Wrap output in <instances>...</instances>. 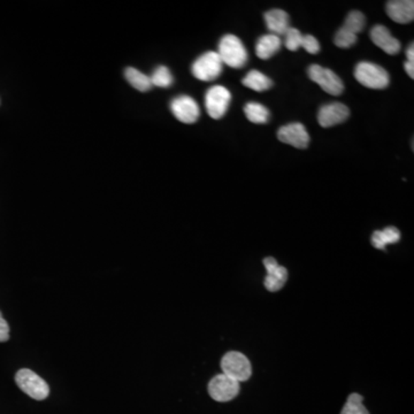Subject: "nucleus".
Masks as SVG:
<instances>
[{"label":"nucleus","mask_w":414,"mask_h":414,"mask_svg":"<svg viewBox=\"0 0 414 414\" xmlns=\"http://www.w3.org/2000/svg\"><path fill=\"white\" fill-rule=\"evenodd\" d=\"M222 64L239 70L248 62V51L235 35H226L219 43L218 52Z\"/></svg>","instance_id":"f257e3e1"},{"label":"nucleus","mask_w":414,"mask_h":414,"mask_svg":"<svg viewBox=\"0 0 414 414\" xmlns=\"http://www.w3.org/2000/svg\"><path fill=\"white\" fill-rule=\"evenodd\" d=\"M354 77L366 88L375 90L388 88L390 83V76L387 70L383 67L369 61H361L356 66Z\"/></svg>","instance_id":"f03ea898"},{"label":"nucleus","mask_w":414,"mask_h":414,"mask_svg":"<svg viewBox=\"0 0 414 414\" xmlns=\"http://www.w3.org/2000/svg\"><path fill=\"white\" fill-rule=\"evenodd\" d=\"M16 382L23 393L36 401H43L49 396V384L31 369H20L16 373Z\"/></svg>","instance_id":"7ed1b4c3"},{"label":"nucleus","mask_w":414,"mask_h":414,"mask_svg":"<svg viewBox=\"0 0 414 414\" xmlns=\"http://www.w3.org/2000/svg\"><path fill=\"white\" fill-rule=\"evenodd\" d=\"M224 64L218 53L214 51L206 52L200 55L191 68L192 75L200 81L209 82L218 79L222 73Z\"/></svg>","instance_id":"20e7f679"},{"label":"nucleus","mask_w":414,"mask_h":414,"mask_svg":"<svg viewBox=\"0 0 414 414\" xmlns=\"http://www.w3.org/2000/svg\"><path fill=\"white\" fill-rule=\"evenodd\" d=\"M221 369L224 374L234 378L237 382H244L250 378L252 374L251 364L248 358L241 352H228L221 360Z\"/></svg>","instance_id":"39448f33"},{"label":"nucleus","mask_w":414,"mask_h":414,"mask_svg":"<svg viewBox=\"0 0 414 414\" xmlns=\"http://www.w3.org/2000/svg\"><path fill=\"white\" fill-rule=\"evenodd\" d=\"M231 102V94L222 85H214L207 90L205 96L206 111L215 120L224 118Z\"/></svg>","instance_id":"423d86ee"},{"label":"nucleus","mask_w":414,"mask_h":414,"mask_svg":"<svg viewBox=\"0 0 414 414\" xmlns=\"http://www.w3.org/2000/svg\"><path fill=\"white\" fill-rule=\"evenodd\" d=\"M310 79L320 85L322 90L327 94L333 96H339L344 90V85L339 79V76L334 73L333 70L319 66V65H312L307 70Z\"/></svg>","instance_id":"0eeeda50"},{"label":"nucleus","mask_w":414,"mask_h":414,"mask_svg":"<svg viewBox=\"0 0 414 414\" xmlns=\"http://www.w3.org/2000/svg\"><path fill=\"white\" fill-rule=\"evenodd\" d=\"M239 393V382L226 374H219L209 383V393L217 402H229Z\"/></svg>","instance_id":"6e6552de"},{"label":"nucleus","mask_w":414,"mask_h":414,"mask_svg":"<svg viewBox=\"0 0 414 414\" xmlns=\"http://www.w3.org/2000/svg\"><path fill=\"white\" fill-rule=\"evenodd\" d=\"M170 111L179 121L185 124H195L200 115L198 104L189 96H179L170 103Z\"/></svg>","instance_id":"1a4fd4ad"},{"label":"nucleus","mask_w":414,"mask_h":414,"mask_svg":"<svg viewBox=\"0 0 414 414\" xmlns=\"http://www.w3.org/2000/svg\"><path fill=\"white\" fill-rule=\"evenodd\" d=\"M278 138L282 143L296 148H306L310 144V135L304 124L300 122L285 124L278 131Z\"/></svg>","instance_id":"9d476101"},{"label":"nucleus","mask_w":414,"mask_h":414,"mask_svg":"<svg viewBox=\"0 0 414 414\" xmlns=\"http://www.w3.org/2000/svg\"><path fill=\"white\" fill-rule=\"evenodd\" d=\"M350 115L348 106L341 103H332L319 109L317 121L322 128L334 127L336 124L344 122Z\"/></svg>","instance_id":"9b49d317"},{"label":"nucleus","mask_w":414,"mask_h":414,"mask_svg":"<svg viewBox=\"0 0 414 414\" xmlns=\"http://www.w3.org/2000/svg\"><path fill=\"white\" fill-rule=\"evenodd\" d=\"M371 40L387 55H395L401 51V42L391 35L389 29L382 25H376L369 33Z\"/></svg>","instance_id":"f8f14e48"},{"label":"nucleus","mask_w":414,"mask_h":414,"mask_svg":"<svg viewBox=\"0 0 414 414\" xmlns=\"http://www.w3.org/2000/svg\"><path fill=\"white\" fill-rule=\"evenodd\" d=\"M387 14L393 21L401 25H406L413 21L414 1L412 0H393L388 1Z\"/></svg>","instance_id":"ddd939ff"},{"label":"nucleus","mask_w":414,"mask_h":414,"mask_svg":"<svg viewBox=\"0 0 414 414\" xmlns=\"http://www.w3.org/2000/svg\"><path fill=\"white\" fill-rule=\"evenodd\" d=\"M263 18H265L268 31L276 36H285V33L290 28L289 16H288L287 12L282 11V9H276L268 11V12L265 13Z\"/></svg>","instance_id":"4468645a"},{"label":"nucleus","mask_w":414,"mask_h":414,"mask_svg":"<svg viewBox=\"0 0 414 414\" xmlns=\"http://www.w3.org/2000/svg\"><path fill=\"white\" fill-rule=\"evenodd\" d=\"M281 45L282 42L280 37L272 35V33L263 35V37H260L257 44H256V55L260 59L267 60L280 51Z\"/></svg>","instance_id":"2eb2a0df"},{"label":"nucleus","mask_w":414,"mask_h":414,"mask_svg":"<svg viewBox=\"0 0 414 414\" xmlns=\"http://www.w3.org/2000/svg\"><path fill=\"white\" fill-rule=\"evenodd\" d=\"M242 85L251 90L263 92L272 88L273 81L268 76L260 73L259 70H251L242 80Z\"/></svg>","instance_id":"dca6fc26"},{"label":"nucleus","mask_w":414,"mask_h":414,"mask_svg":"<svg viewBox=\"0 0 414 414\" xmlns=\"http://www.w3.org/2000/svg\"><path fill=\"white\" fill-rule=\"evenodd\" d=\"M401 233L396 227H387L383 230H376L372 235V245L375 249L384 250L388 244L399 242Z\"/></svg>","instance_id":"f3484780"},{"label":"nucleus","mask_w":414,"mask_h":414,"mask_svg":"<svg viewBox=\"0 0 414 414\" xmlns=\"http://www.w3.org/2000/svg\"><path fill=\"white\" fill-rule=\"evenodd\" d=\"M124 76L126 80L129 82L130 85H133L136 90L146 92V91L151 90L152 83L150 80V76L139 72L136 68L133 67H128L127 70H124Z\"/></svg>","instance_id":"a211bd4d"},{"label":"nucleus","mask_w":414,"mask_h":414,"mask_svg":"<svg viewBox=\"0 0 414 414\" xmlns=\"http://www.w3.org/2000/svg\"><path fill=\"white\" fill-rule=\"evenodd\" d=\"M244 113L249 121L256 124H267L271 116L268 109L259 103L246 104L244 106Z\"/></svg>","instance_id":"6ab92c4d"},{"label":"nucleus","mask_w":414,"mask_h":414,"mask_svg":"<svg viewBox=\"0 0 414 414\" xmlns=\"http://www.w3.org/2000/svg\"><path fill=\"white\" fill-rule=\"evenodd\" d=\"M287 280V268L278 265V268L274 272L267 274L266 278H265V281H263V285L266 287L267 290L276 293V291H278L283 288Z\"/></svg>","instance_id":"aec40b11"},{"label":"nucleus","mask_w":414,"mask_h":414,"mask_svg":"<svg viewBox=\"0 0 414 414\" xmlns=\"http://www.w3.org/2000/svg\"><path fill=\"white\" fill-rule=\"evenodd\" d=\"M150 80H151L152 87H159V88H170L174 81L170 70L165 66L156 68L153 74L150 76Z\"/></svg>","instance_id":"412c9836"},{"label":"nucleus","mask_w":414,"mask_h":414,"mask_svg":"<svg viewBox=\"0 0 414 414\" xmlns=\"http://www.w3.org/2000/svg\"><path fill=\"white\" fill-rule=\"evenodd\" d=\"M366 25V18L363 13L358 12V11H352L349 13V16L345 18V23L343 26L344 29L350 31V33L357 35L364 31Z\"/></svg>","instance_id":"4be33fe9"},{"label":"nucleus","mask_w":414,"mask_h":414,"mask_svg":"<svg viewBox=\"0 0 414 414\" xmlns=\"http://www.w3.org/2000/svg\"><path fill=\"white\" fill-rule=\"evenodd\" d=\"M364 398L359 393H351L344 408H342L341 414H369L367 408L364 406Z\"/></svg>","instance_id":"5701e85b"},{"label":"nucleus","mask_w":414,"mask_h":414,"mask_svg":"<svg viewBox=\"0 0 414 414\" xmlns=\"http://www.w3.org/2000/svg\"><path fill=\"white\" fill-rule=\"evenodd\" d=\"M356 42H357V35L350 33L343 27L336 33L335 37H334V44L341 49H348V48L354 45Z\"/></svg>","instance_id":"b1692460"},{"label":"nucleus","mask_w":414,"mask_h":414,"mask_svg":"<svg viewBox=\"0 0 414 414\" xmlns=\"http://www.w3.org/2000/svg\"><path fill=\"white\" fill-rule=\"evenodd\" d=\"M303 35L296 28H289L285 33V45L289 51H297L302 48Z\"/></svg>","instance_id":"393cba45"},{"label":"nucleus","mask_w":414,"mask_h":414,"mask_svg":"<svg viewBox=\"0 0 414 414\" xmlns=\"http://www.w3.org/2000/svg\"><path fill=\"white\" fill-rule=\"evenodd\" d=\"M302 48H304L306 52H309L310 55H317L320 52V44L312 35L303 36Z\"/></svg>","instance_id":"a878e982"},{"label":"nucleus","mask_w":414,"mask_h":414,"mask_svg":"<svg viewBox=\"0 0 414 414\" xmlns=\"http://www.w3.org/2000/svg\"><path fill=\"white\" fill-rule=\"evenodd\" d=\"M9 339V326L3 315L0 313V342H6Z\"/></svg>","instance_id":"bb28decb"},{"label":"nucleus","mask_w":414,"mask_h":414,"mask_svg":"<svg viewBox=\"0 0 414 414\" xmlns=\"http://www.w3.org/2000/svg\"><path fill=\"white\" fill-rule=\"evenodd\" d=\"M263 265L266 267L267 274L274 272L278 266V261L272 257H268L263 260Z\"/></svg>","instance_id":"cd10ccee"},{"label":"nucleus","mask_w":414,"mask_h":414,"mask_svg":"<svg viewBox=\"0 0 414 414\" xmlns=\"http://www.w3.org/2000/svg\"><path fill=\"white\" fill-rule=\"evenodd\" d=\"M404 68H405V72L408 73V75L413 79L414 77V64L413 62H408L406 61L405 64H404Z\"/></svg>","instance_id":"c85d7f7f"},{"label":"nucleus","mask_w":414,"mask_h":414,"mask_svg":"<svg viewBox=\"0 0 414 414\" xmlns=\"http://www.w3.org/2000/svg\"><path fill=\"white\" fill-rule=\"evenodd\" d=\"M406 57H408V62H413L414 64V44L412 43L408 51H406Z\"/></svg>","instance_id":"c756f323"}]
</instances>
